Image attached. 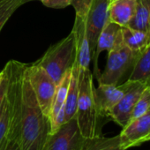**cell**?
Instances as JSON below:
<instances>
[{"mask_svg": "<svg viewBox=\"0 0 150 150\" xmlns=\"http://www.w3.org/2000/svg\"><path fill=\"white\" fill-rule=\"evenodd\" d=\"M80 91L75 118L82 136L86 139L101 134L102 117L99 116L94 96V76L90 69L80 71Z\"/></svg>", "mask_w": 150, "mask_h": 150, "instance_id": "cell-1", "label": "cell"}, {"mask_svg": "<svg viewBox=\"0 0 150 150\" xmlns=\"http://www.w3.org/2000/svg\"><path fill=\"white\" fill-rule=\"evenodd\" d=\"M76 60V38L71 30L66 37L50 46L35 63L49 73L57 85Z\"/></svg>", "mask_w": 150, "mask_h": 150, "instance_id": "cell-2", "label": "cell"}, {"mask_svg": "<svg viewBox=\"0 0 150 150\" xmlns=\"http://www.w3.org/2000/svg\"><path fill=\"white\" fill-rule=\"evenodd\" d=\"M139 54L131 50L125 44L109 51L105 68L97 79L98 84L118 85L125 74L132 69Z\"/></svg>", "mask_w": 150, "mask_h": 150, "instance_id": "cell-3", "label": "cell"}, {"mask_svg": "<svg viewBox=\"0 0 150 150\" xmlns=\"http://www.w3.org/2000/svg\"><path fill=\"white\" fill-rule=\"evenodd\" d=\"M26 76L42 112L49 118L57 89L56 82L49 73L35 62L30 64H27Z\"/></svg>", "mask_w": 150, "mask_h": 150, "instance_id": "cell-4", "label": "cell"}, {"mask_svg": "<svg viewBox=\"0 0 150 150\" xmlns=\"http://www.w3.org/2000/svg\"><path fill=\"white\" fill-rule=\"evenodd\" d=\"M84 139L74 117L49 135L42 150H81Z\"/></svg>", "mask_w": 150, "mask_h": 150, "instance_id": "cell-5", "label": "cell"}, {"mask_svg": "<svg viewBox=\"0 0 150 150\" xmlns=\"http://www.w3.org/2000/svg\"><path fill=\"white\" fill-rule=\"evenodd\" d=\"M111 0H92L85 17L86 33L93 57L98 36L109 21V7Z\"/></svg>", "mask_w": 150, "mask_h": 150, "instance_id": "cell-6", "label": "cell"}, {"mask_svg": "<svg viewBox=\"0 0 150 150\" xmlns=\"http://www.w3.org/2000/svg\"><path fill=\"white\" fill-rule=\"evenodd\" d=\"M128 81V87L119 102L110 111L108 117L113 120L122 128L125 126L131 119V116L134 106L145 89V84L139 81Z\"/></svg>", "mask_w": 150, "mask_h": 150, "instance_id": "cell-7", "label": "cell"}, {"mask_svg": "<svg viewBox=\"0 0 150 150\" xmlns=\"http://www.w3.org/2000/svg\"><path fill=\"white\" fill-rule=\"evenodd\" d=\"M125 150L139 146L150 140V110L137 118L132 119L118 134Z\"/></svg>", "mask_w": 150, "mask_h": 150, "instance_id": "cell-8", "label": "cell"}, {"mask_svg": "<svg viewBox=\"0 0 150 150\" xmlns=\"http://www.w3.org/2000/svg\"><path fill=\"white\" fill-rule=\"evenodd\" d=\"M122 45H124L122 36V27L109 21L98 36L96 50L92 57L94 64L93 76H96V79H98L100 75L98 68V58L100 54L103 51L109 52L110 50L121 47Z\"/></svg>", "mask_w": 150, "mask_h": 150, "instance_id": "cell-9", "label": "cell"}, {"mask_svg": "<svg viewBox=\"0 0 150 150\" xmlns=\"http://www.w3.org/2000/svg\"><path fill=\"white\" fill-rule=\"evenodd\" d=\"M128 87V81L121 85L98 84L95 88L94 96L96 109L102 118L108 117L110 111L123 97Z\"/></svg>", "mask_w": 150, "mask_h": 150, "instance_id": "cell-10", "label": "cell"}, {"mask_svg": "<svg viewBox=\"0 0 150 150\" xmlns=\"http://www.w3.org/2000/svg\"><path fill=\"white\" fill-rule=\"evenodd\" d=\"M71 69L65 73L62 81L57 85L49 117L50 124V133L55 132L64 123V104L71 78Z\"/></svg>", "mask_w": 150, "mask_h": 150, "instance_id": "cell-11", "label": "cell"}, {"mask_svg": "<svg viewBox=\"0 0 150 150\" xmlns=\"http://www.w3.org/2000/svg\"><path fill=\"white\" fill-rule=\"evenodd\" d=\"M75 34L76 38V51H77V63L80 71L89 69L92 55L90 51L89 42L86 33L85 17L75 16L74 25L71 29Z\"/></svg>", "mask_w": 150, "mask_h": 150, "instance_id": "cell-12", "label": "cell"}, {"mask_svg": "<svg viewBox=\"0 0 150 150\" xmlns=\"http://www.w3.org/2000/svg\"><path fill=\"white\" fill-rule=\"evenodd\" d=\"M137 0H111L109 7V21L120 27H127L136 8Z\"/></svg>", "mask_w": 150, "mask_h": 150, "instance_id": "cell-13", "label": "cell"}, {"mask_svg": "<svg viewBox=\"0 0 150 150\" xmlns=\"http://www.w3.org/2000/svg\"><path fill=\"white\" fill-rule=\"evenodd\" d=\"M79 66L77 60L75 61L71 71V78L69 81V87L64 104V122H67L75 117L77 110L79 91H80V81H79Z\"/></svg>", "mask_w": 150, "mask_h": 150, "instance_id": "cell-14", "label": "cell"}, {"mask_svg": "<svg viewBox=\"0 0 150 150\" xmlns=\"http://www.w3.org/2000/svg\"><path fill=\"white\" fill-rule=\"evenodd\" d=\"M128 80L150 87V44L139 55Z\"/></svg>", "mask_w": 150, "mask_h": 150, "instance_id": "cell-15", "label": "cell"}, {"mask_svg": "<svg viewBox=\"0 0 150 150\" xmlns=\"http://www.w3.org/2000/svg\"><path fill=\"white\" fill-rule=\"evenodd\" d=\"M124 44L131 50L141 53L150 44V34L129 27H122Z\"/></svg>", "mask_w": 150, "mask_h": 150, "instance_id": "cell-16", "label": "cell"}, {"mask_svg": "<svg viewBox=\"0 0 150 150\" xmlns=\"http://www.w3.org/2000/svg\"><path fill=\"white\" fill-rule=\"evenodd\" d=\"M127 27L150 34V0H137L134 14Z\"/></svg>", "mask_w": 150, "mask_h": 150, "instance_id": "cell-17", "label": "cell"}, {"mask_svg": "<svg viewBox=\"0 0 150 150\" xmlns=\"http://www.w3.org/2000/svg\"><path fill=\"white\" fill-rule=\"evenodd\" d=\"M81 150H125L122 146L119 135L103 137L98 135L84 139Z\"/></svg>", "mask_w": 150, "mask_h": 150, "instance_id": "cell-18", "label": "cell"}, {"mask_svg": "<svg viewBox=\"0 0 150 150\" xmlns=\"http://www.w3.org/2000/svg\"><path fill=\"white\" fill-rule=\"evenodd\" d=\"M10 139H12V110L5 96L0 109V150H3Z\"/></svg>", "mask_w": 150, "mask_h": 150, "instance_id": "cell-19", "label": "cell"}, {"mask_svg": "<svg viewBox=\"0 0 150 150\" xmlns=\"http://www.w3.org/2000/svg\"><path fill=\"white\" fill-rule=\"evenodd\" d=\"M27 0H0V32L13 13Z\"/></svg>", "mask_w": 150, "mask_h": 150, "instance_id": "cell-20", "label": "cell"}, {"mask_svg": "<svg viewBox=\"0 0 150 150\" xmlns=\"http://www.w3.org/2000/svg\"><path fill=\"white\" fill-rule=\"evenodd\" d=\"M149 110H150V87H146L134 106L130 120L139 117V116L147 112Z\"/></svg>", "mask_w": 150, "mask_h": 150, "instance_id": "cell-21", "label": "cell"}, {"mask_svg": "<svg viewBox=\"0 0 150 150\" xmlns=\"http://www.w3.org/2000/svg\"><path fill=\"white\" fill-rule=\"evenodd\" d=\"M92 0H72L71 6L75 10V13L78 16L86 17L89 6Z\"/></svg>", "mask_w": 150, "mask_h": 150, "instance_id": "cell-22", "label": "cell"}, {"mask_svg": "<svg viewBox=\"0 0 150 150\" xmlns=\"http://www.w3.org/2000/svg\"><path fill=\"white\" fill-rule=\"evenodd\" d=\"M47 7L54 9H62L65 8L68 6L71 5L72 0H39Z\"/></svg>", "mask_w": 150, "mask_h": 150, "instance_id": "cell-23", "label": "cell"}, {"mask_svg": "<svg viewBox=\"0 0 150 150\" xmlns=\"http://www.w3.org/2000/svg\"><path fill=\"white\" fill-rule=\"evenodd\" d=\"M2 73H3V71H2ZM6 92V77L3 73L2 81H1V84H0V109H1L3 101L5 99Z\"/></svg>", "mask_w": 150, "mask_h": 150, "instance_id": "cell-24", "label": "cell"}, {"mask_svg": "<svg viewBox=\"0 0 150 150\" xmlns=\"http://www.w3.org/2000/svg\"><path fill=\"white\" fill-rule=\"evenodd\" d=\"M3 150H21L19 143L15 139H10L6 146L3 148Z\"/></svg>", "mask_w": 150, "mask_h": 150, "instance_id": "cell-25", "label": "cell"}, {"mask_svg": "<svg viewBox=\"0 0 150 150\" xmlns=\"http://www.w3.org/2000/svg\"><path fill=\"white\" fill-rule=\"evenodd\" d=\"M2 77H3V73H2V71H0V84H1V81H2Z\"/></svg>", "mask_w": 150, "mask_h": 150, "instance_id": "cell-26", "label": "cell"}, {"mask_svg": "<svg viewBox=\"0 0 150 150\" xmlns=\"http://www.w3.org/2000/svg\"><path fill=\"white\" fill-rule=\"evenodd\" d=\"M28 1H32V0H27V2H28Z\"/></svg>", "mask_w": 150, "mask_h": 150, "instance_id": "cell-27", "label": "cell"}]
</instances>
